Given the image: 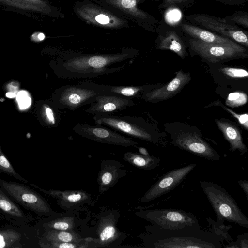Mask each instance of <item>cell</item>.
Masks as SVG:
<instances>
[{
	"mask_svg": "<svg viewBox=\"0 0 248 248\" xmlns=\"http://www.w3.org/2000/svg\"><path fill=\"white\" fill-rule=\"evenodd\" d=\"M31 185L44 193L57 199V203L63 210L73 209L87 203L91 199L90 194L81 190H46L33 184H31Z\"/></svg>",
	"mask_w": 248,
	"mask_h": 248,
	"instance_id": "18",
	"label": "cell"
},
{
	"mask_svg": "<svg viewBox=\"0 0 248 248\" xmlns=\"http://www.w3.org/2000/svg\"><path fill=\"white\" fill-rule=\"evenodd\" d=\"M144 245L152 248H221L220 238L200 224L170 230L151 225L146 227Z\"/></svg>",
	"mask_w": 248,
	"mask_h": 248,
	"instance_id": "1",
	"label": "cell"
},
{
	"mask_svg": "<svg viewBox=\"0 0 248 248\" xmlns=\"http://www.w3.org/2000/svg\"><path fill=\"white\" fill-rule=\"evenodd\" d=\"M117 222L114 213L109 212L104 214L99 218L97 226L96 233L98 238L86 241L95 243V247H110L120 244L125 235L118 230Z\"/></svg>",
	"mask_w": 248,
	"mask_h": 248,
	"instance_id": "15",
	"label": "cell"
},
{
	"mask_svg": "<svg viewBox=\"0 0 248 248\" xmlns=\"http://www.w3.org/2000/svg\"><path fill=\"white\" fill-rule=\"evenodd\" d=\"M0 188V211L9 216L17 219H25L23 211Z\"/></svg>",
	"mask_w": 248,
	"mask_h": 248,
	"instance_id": "27",
	"label": "cell"
},
{
	"mask_svg": "<svg viewBox=\"0 0 248 248\" xmlns=\"http://www.w3.org/2000/svg\"><path fill=\"white\" fill-rule=\"evenodd\" d=\"M247 101L248 96L246 93L237 91L229 94L225 101V104L230 107L235 108L245 105Z\"/></svg>",
	"mask_w": 248,
	"mask_h": 248,
	"instance_id": "32",
	"label": "cell"
},
{
	"mask_svg": "<svg viewBox=\"0 0 248 248\" xmlns=\"http://www.w3.org/2000/svg\"><path fill=\"white\" fill-rule=\"evenodd\" d=\"M0 149H1L0 146Z\"/></svg>",
	"mask_w": 248,
	"mask_h": 248,
	"instance_id": "44",
	"label": "cell"
},
{
	"mask_svg": "<svg viewBox=\"0 0 248 248\" xmlns=\"http://www.w3.org/2000/svg\"><path fill=\"white\" fill-rule=\"evenodd\" d=\"M178 26L188 38L211 44L234 45L237 43L228 38L192 25L186 21H181L178 24Z\"/></svg>",
	"mask_w": 248,
	"mask_h": 248,
	"instance_id": "19",
	"label": "cell"
},
{
	"mask_svg": "<svg viewBox=\"0 0 248 248\" xmlns=\"http://www.w3.org/2000/svg\"><path fill=\"white\" fill-rule=\"evenodd\" d=\"M135 102L127 97L113 94L102 93L91 104L85 112L95 115L113 114L135 105Z\"/></svg>",
	"mask_w": 248,
	"mask_h": 248,
	"instance_id": "16",
	"label": "cell"
},
{
	"mask_svg": "<svg viewBox=\"0 0 248 248\" xmlns=\"http://www.w3.org/2000/svg\"><path fill=\"white\" fill-rule=\"evenodd\" d=\"M99 84L84 82L77 85H66L58 89L53 97V102L60 110L74 111L95 101L102 94Z\"/></svg>",
	"mask_w": 248,
	"mask_h": 248,
	"instance_id": "6",
	"label": "cell"
},
{
	"mask_svg": "<svg viewBox=\"0 0 248 248\" xmlns=\"http://www.w3.org/2000/svg\"><path fill=\"white\" fill-rule=\"evenodd\" d=\"M199 0H157L160 3L158 7L163 10L168 8H176L181 11L188 9Z\"/></svg>",
	"mask_w": 248,
	"mask_h": 248,
	"instance_id": "30",
	"label": "cell"
},
{
	"mask_svg": "<svg viewBox=\"0 0 248 248\" xmlns=\"http://www.w3.org/2000/svg\"><path fill=\"white\" fill-rule=\"evenodd\" d=\"M130 57L127 53L63 57L57 62V71L63 79L95 78L122 71L127 64L123 62Z\"/></svg>",
	"mask_w": 248,
	"mask_h": 248,
	"instance_id": "2",
	"label": "cell"
},
{
	"mask_svg": "<svg viewBox=\"0 0 248 248\" xmlns=\"http://www.w3.org/2000/svg\"><path fill=\"white\" fill-rule=\"evenodd\" d=\"M238 183L240 186L242 188L246 194L247 199L248 198V181L247 180H239Z\"/></svg>",
	"mask_w": 248,
	"mask_h": 248,
	"instance_id": "42",
	"label": "cell"
},
{
	"mask_svg": "<svg viewBox=\"0 0 248 248\" xmlns=\"http://www.w3.org/2000/svg\"><path fill=\"white\" fill-rule=\"evenodd\" d=\"M43 226L46 230L73 231L76 227V217L69 214L60 215L45 222Z\"/></svg>",
	"mask_w": 248,
	"mask_h": 248,
	"instance_id": "24",
	"label": "cell"
},
{
	"mask_svg": "<svg viewBox=\"0 0 248 248\" xmlns=\"http://www.w3.org/2000/svg\"><path fill=\"white\" fill-rule=\"evenodd\" d=\"M93 120L96 125L108 127L156 145L165 146L167 144L165 133L157 131L142 118L106 114L94 115Z\"/></svg>",
	"mask_w": 248,
	"mask_h": 248,
	"instance_id": "3",
	"label": "cell"
},
{
	"mask_svg": "<svg viewBox=\"0 0 248 248\" xmlns=\"http://www.w3.org/2000/svg\"><path fill=\"white\" fill-rule=\"evenodd\" d=\"M17 101L20 109H26L31 104V99L28 92L25 91L19 92L17 94Z\"/></svg>",
	"mask_w": 248,
	"mask_h": 248,
	"instance_id": "38",
	"label": "cell"
},
{
	"mask_svg": "<svg viewBox=\"0 0 248 248\" xmlns=\"http://www.w3.org/2000/svg\"><path fill=\"white\" fill-rule=\"evenodd\" d=\"M221 71L224 75L232 78H247L248 77L247 71L243 68L226 67L221 68Z\"/></svg>",
	"mask_w": 248,
	"mask_h": 248,
	"instance_id": "35",
	"label": "cell"
},
{
	"mask_svg": "<svg viewBox=\"0 0 248 248\" xmlns=\"http://www.w3.org/2000/svg\"><path fill=\"white\" fill-rule=\"evenodd\" d=\"M46 242H62L83 243V239L74 230H46L44 235Z\"/></svg>",
	"mask_w": 248,
	"mask_h": 248,
	"instance_id": "23",
	"label": "cell"
},
{
	"mask_svg": "<svg viewBox=\"0 0 248 248\" xmlns=\"http://www.w3.org/2000/svg\"><path fill=\"white\" fill-rule=\"evenodd\" d=\"M58 110L54 103L53 105L46 103L42 104L40 114L46 125L50 127H56L59 125L61 118Z\"/></svg>",
	"mask_w": 248,
	"mask_h": 248,
	"instance_id": "26",
	"label": "cell"
},
{
	"mask_svg": "<svg viewBox=\"0 0 248 248\" xmlns=\"http://www.w3.org/2000/svg\"><path fill=\"white\" fill-rule=\"evenodd\" d=\"M192 163L169 171L160 177L140 198V202H151L177 186L196 167Z\"/></svg>",
	"mask_w": 248,
	"mask_h": 248,
	"instance_id": "13",
	"label": "cell"
},
{
	"mask_svg": "<svg viewBox=\"0 0 248 248\" xmlns=\"http://www.w3.org/2000/svg\"><path fill=\"white\" fill-rule=\"evenodd\" d=\"M228 23L248 28V13L244 11H236L231 15L223 17Z\"/></svg>",
	"mask_w": 248,
	"mask_h": 248,
	"instance_id": "31",
	"label": "cell"
},
{
	"mask_svg": "<svg viewBox=\"0 0 248 248\" xmlns=\"http://www.w3.org/2000/svg\"><path fill=\"white\" fill-rule=\"evenodd\" d=\"M42 248H76L88 247L84 243H74L62 242H46L42 241L39 243Z\"/></svg>",
	"mask_w": 248,
	"mask_h": 248,
	"instance_id": "34",
	"label": "cell"
},
{
	"mask_svg": "<svg viewBox=\"0 0 248 248\" xmlns=\"http://www.w3.org/2000/svg\"><path fill=\"white\" fill-rule=\"evenodd\" d=\"M95 20L102 24H108L109 22V18L106 15L100 14L95 17Z\"/></svg>",
	"mask_w": 248,
	"mask_h": 248,
	"instance_id": "41",
	"label": "cell"
},
{
	"mask_svg": "<svg viewBox=\"0 0 248 248\" xmlns=\"http://www.w3.org/2000/svg\"><path fill=\"white\" fill-rule=\"evenodd\" d=\"M137 0H122V6L127 9L135 8L137 4Z\"/></svg>",
	"mask_w": 248,
	"mask_h": 248,
	"instance_id": "40",
	"label": "cell"
},
{
	"mask_svg": "<svg viewBox=\"0 0 248 248\" xmlns=\"http://www.w3.org/2000/svg\"><path fill=\"white\" fill-rule=\"evenodd\" d=\"M217 2L220 3L229 5H235V6H242L244 5L248 1V0H214Z\"/></svg>",
	"mask_w": 248,
	"mask_h": 248,
	"instance_id": "39",
	"label": "cell"
},
{
	"mask_svg": "<svg viewBox=\"0 0 248 248\" xmlns=\"http://www.w3.org/2000/svg\"><path fill=\"white\" fill-rule=\"evenodd\" d=\"M191 79L190 73L181 69L175 73V77L171 81L162 87H153L143 92L140 98L152 103L168 100L178 94Z\"/></svg>",
	"mask_w": 248,
	"mask_h": 248,
	"instance_id": "14",
	"label": "cell"
},
{
	"mask_svg": "<svg viewBox=\"0 0 248 248\" xmlns=\"http://www.w3.org/2000/svg\"><path fill=\"white\" fill-rule=\"evenodd\" d=\"M185 18L186 22L192 25L228 38L248 47V31L227 22L223 17L199 13L186 15Z\"/></svg>",
	"mask_w": 248,
	"mask_h": 248,
	"instance_id": "8",
	"label": "cell"
},
{
	"mask_svg": "<svg viewBox=\"0 0 248 248\" xmlns=\"http://www.w3.org/2000/svg\"><path fill=\"white\" fill-rule=\"evenodd\" d=\"M186 38L189 50L210 63H217L248 57L247 48L238 43L234 45L211 44Z\"/></svg>",
	"mask_w": 248,
	"mask_h": 248,
	"instance_id": "7",
	"label": "cell"
},
{
	"mask_svg": "<svg viewBox=\"0 0 248 248\" xmlns=\"http://www.w3.org/2000/svg\"><path fill=\"white\" fill-rule=\"evenodd\" d=\"M218 105H220L226 111L229 112L233 117H234L238 120V122L240 124H241L246 129H248V114L244 113V114H238L228 108L224 106L220 102H218Z\"/></svg>",
	"mask_w": 248,
	"mask_h": 248,
	"instance_id": "37",
	"label": "cell"
},
{
	"mask_svg": "<svg viewBox=\"0 0 248 248\" xmlns=\"http://www.w3.org/2000/svg\"><path fill=\"white\" fill-rule=\"evenodd\" d=\"M73 130L79 136L97 142L138 148L137 142L107 127L78 123L73 127Z\"/></svg>",
	"mask_w": 248,
	"mask_h": 248,
	"instance_id": "11",
	"label": "cell"
},
{
	"mask_svg": "<svg viewBox=\"0 0 248 248\" xmlns=\"http://www.w3.org/2000/svg\"><path fill=\"white\" fill-rule=\"evenodd\" d=\"M215 121L225 139L229 143L231 151H238L241 154L248 152V148L243 141L241 132L234 123L224 118L215 119Z\"/></svg>",
	"mask_w": 248,
	"mask_h": 248,
	"instance_id": "20",
	"label": "cell"
},
{
	"mask_svg": "<svg viewBox=\"0 0 248 248\" xmlns=\"http://www.w3.org/2000/svg\"><path fill=\"white\" fill-rule=\"evenodd\" d=\"M0 172L12 176L23 182L28 183L27 180L22 177L16 171L12 165L2 152L1 149H0Z\"/></svg>",
	"mask_w": 248,
	"mask_h": 248,
	"instance_id": "33",
	"label": "cell"
},
{
	"mask_svg": "<svg viewBox=\"0 0 248 248\" xmlns=\"http://www.w3.org/2000/svg\"><path fill=\"white\" fill-rule=\"evenodd\" d=\"M20 233L12 229L0 230V248L18 247Z\"/></svg>",
	"mask_w": 248,
	"mask_h": 248,
	"instance_id": "29",
	"label": "cell"
},
{
	"mask_svg": "<svg viewBox=\"0 0 248 248\" xmlns=\"http://www.w3.org/2000/svg\"><path fill=\"white\" fill-rule=\"evenodd\" d=\"M155 32L157 34V49L172 51L182 59L187 56V38L178 25H169L162 19L160 21Z\"/></svg>",
	"mask_w": 248,
	"mask_h": 248,
	"instance_id": "12",
	"label": "cell"
},
{
	"mask_svg": "<svg viewBox=\"0 0 248 248\" xmlns=\"http://www.w3.org/2000/svg\"><path fill=\"white\" fill-rule=\"evenodd\" d=\"M200 183L216 214V217L248 229V217L225 189L212 182L201 181Z\"/></svg>",
	"mask_w": 248,
	"mask_h": 248,
	"instance_id": "5",
	"label": "cell"
},
{
	"mask_svg": "<svg viewBox=\"0 0 248 248\" xmlns=\"http://www.w3.org/2000/svg\"><path fill=\"white\" fill-rule=\"evenodd\" d=\"M16 96V94L12 92L7 93H6V96L9 98L14 97Z\"/></svg>",
	"mask_w": 248,
	"mask_h": 248,
	"instance_id": "43",
	"label": "cell"
},
{
	"mask_svg": "<svg viewBox=\"0 0 248 248\" xmlns=\"http://www.w3.org/2000/svg\"><path fill=\"white\" fill-rule=\"evenodd\" d=\"M135 214L152 225L166 229L174 230L200 224L193 213L182 209H146Z\"/></svg>",
	"mask_w": 248,
	"mask_h": 248,
	"instance_id": "9",
	"label": "cell"
},
{
	"mask_svg": "<svg viewBox=\"0 0 248 248\" xmlns=\"http://www.w3.org/2000/svg\"><path fill=\"white\" fill-rule=\"evenodd\" d=\"M0 187L20 204L39 215L57 214L41 195L24 185L0 178Z\"/></svg>",
	"mask_w": 248,
	"mask_h": 248,
	"instance_id": "10",
	"label": "cell"
},
{
	"mask_svg": "<svg viewBox=\"0 0 248 248\" xmlns=\"http://www.w3.org/2000/svg\"><path fill=\"white\" fill-rule=\"evenodd\" d=\"M225 247L227 248H248V234L238 235L235 242L232 241L229 242Z\"/></svg>",
	"mask_w": 248,
	"mask_h": 248,
	"instance_id": "36",
	"label": "cell"
},
{
	"mask_svg": "<svg viewBox=\"0 0 248 248\" xmlns=\"http://www.w3.org/2000/svg\"><path fill=\"white\" fill-rule=\"evenodd\" d=\"M122 159L134 167L144 170H150L158 167L160 159L149 154H141L134 152H125Z\"/></svg>",
	"mask_w": 248,
	"mask_h": 248,
	"instance_id": "22",
	"label": "cell"
},
{
	"mask_svg": "<svg viewBox=\"0 0 248 248\" xmlns=\"http://www.w3.org/2000/svg\"><path fill=\"white\" fill-rule=\"evenodd\" d=\"M165 127L174 146L205 159L220 160V155L197 128L180 122L167 124Z\"/></svg>",
	"mask_w": 248,
	"mask_h": 248,
	"instance_id": "4",
	"label": "cell"
},
{
	"mask_svg": "<svg viewBox=\"0 0 248 248\" xmlns=\"http://www.w3.org/2000/svg\"><path fill=\"white\" fill-rule=\"evenodd\" d=\"M123 167L122 163L113 159L101 161L97 176L100 194L109 190L115 186L120 178L126 175L127 171L122 169Z\"/></svg>",
	"mask_w": 248,
	"mask_h": 248,
	"instance_id": "17",
	"label": "cell"
},
{
	"mask_svg": "<svg viewBox=\"0 0 248 248\" xmlns=\"http://www.w3.org/2000/svg\"><path fill=\"white\" fill-rule=\"evenodd\" d=\"M102 93L113 94L121 96L131 98L140 97L141 94L153 86L152 85L143 86H124L108 85L99 84Z\"/></svg>",
	"mask_w": 248,
	"mask_h": 248,
	"instance_id": "21",
	"label": "cell"
},
{
	"mask_svg": "<svg viewBox=\"0 0 248 248\" xmlns=\"http://www.w3.org/2000/svg\"><path fill=\"white\" fill-rule=\"evenodd\" d=\"M0 5L33 13L41 11L43 3L40 0H0Z\"/></svg>",
	"mask_w": 248,
	"mask_h": 248,
	"instance_id": "25",
	"label": "cell"
},
{
	"mask_svg": "<svg viewBox=\"0 0 248 248\" xmlns=\"http://www.w3.org/2000/svg\"><path fill=\"white\" fill-rule=\"evenodd\" d=\"M216 219L217 220L215 221L209 217L206 218L210 227V231L218 236L222 244L224 241L228 242L232 241V238L229 233V230L232 226L231 225H225L224 220L221 218L216 217Z\"/></svg>",
	"mask_w": 248,
	"mask_h": 248,
	"instance_id": "28",
	"label": "cell"
}]
</instances>
